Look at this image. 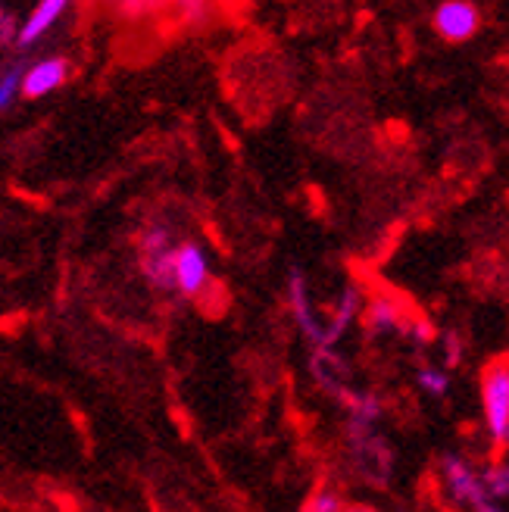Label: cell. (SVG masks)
Returning <instances> with one entry per match:
<instances>
[{
    "instance_id": "obj_1",
    "label": "cell",
    "mask_w": 509,
    "mask_h": 512,
    "mask_svg": "<svg viewBox=\"0 0 509 512\" xmlns=\"http://www.w3.org/2000/svg\"><path fill=\"white\" fill-rule=\"evenodd\" d=\"M481 409L491 441L503 447L509 441V369L506 360H497L481 375Z\"/></svg>"
},
{
    "instance_id": "obj_2",
    "label": "cell",
    "mask_w": 509,
    "mask_h": 512,
    "mask_svg": "<svg viewBox=\"0 0 509 512\" xmlns=\"http://www.w3.org/2000/svg\"><path fill=\"white\" fill-rule=\"evenodd\" d=\"M210 285V260L194 241H182L172 250V288L185 297H200Z\"/></svg>"
},
{
    "instance_id": "obj_3",
    "label": "cell",
    "mask_w": 509,
    "mask_h": 512,
    "mask_svg": "<svg viewBox=\"0 0 509 512\" xmlns=\"http://www.w3.org/2000/svg\"><path fill=\"white\" fill-rule=\"evenodd\" d=\"M172 238L166 228H150L141 238V269L154 288H172Z\"/></svg>"
},
{
    "instance_id": "obj_4",
    "label": "cell",
    "mask_w": 509,
    "mask_h": 512,
    "mask_svg": "<svg viewBox=\"0 0 509 512\" xmlns=\"http://www.w3.org/2000/svg\"><path fill=\"white\" fill-rule=\"evenodd\" d=\"M444 481H447L453 500L469 506L472 512H478V509H485L488 503H494L488 497V491H485V484H481V475L460 456H447L444 459Z\"/></svg>"
},
{
    "instance_id": "obj_5",
    "label": "cell",
    "mask_w": 509,
    "mask_h": 512,
    "mask_svg": "<svg viewBox=\"0 0 509 512\" xmlns=\"http://www.w3.org/2000/svg\"><path fill=\"white\" fill-rule=\"evenodd\" d=\"M66 79H69V60L66 57H41L29 69H22L19 94L29 97V100H38L44 94H54L57 88H63Z\"/></svg>"
},
{
    "instance_id": "obj_6",
    "label": "cell",
    "mask_w": 509,
    "mask_h": 512,
    "mask_svg": "<svg viewBox=\"0 0 509 512\" xmlns=\"http://www.w3.org/2000/svg\"><path fill=\"white\" fill-rule=\"evenodd\" d=\"M481 25V13L469 0H447L435 10V29L444 41H469Z\"/></svg>"
},
{
    "instance_id": "obj_7",
    "label": "cell",
    "mask_w": 509,
    "mask_h": 512,
    "mask_svg": "<svg viewBox=\"0 0 509 512\" xmlns=\"http://www.w3.org/2000/svg\"><path fill=\"white\" fill-rule=\"evenodd\" d=\"M63 13H66V0H41V4L29 13V19L19 25L16 44L19 47H32L35 41H41L50 29H54Z\"/></svg>"
},
{
    "instance_id": "obj_8",
    "label": "cell",
    "mask_w": 509,
    "mask_h": 512,
    "mask_svg": "<svg viewBox=\"0 0 509 512\" xmlns=\"http://www.w3.org/2000/svg\"><path fill=\"white\" fill-rule=\"evenodd\" d=\"M291 306H294V313H297L303 331H307L310 338H322V331H319V325H316V316H313V310H310L307 288H303V278H300L297 269L291 272Z\"/></svg>"
},
{
    "instance_id": "obj_9",
    "label": "cell",
    "mask_w": 509,
    "mask_h": 512,
    "mask_svg": "<svg viewBox=\"0 0 509 512\" xmlns=\"http://www.w3.org/2000/svg\"><path fill=\"white\" fill-rule=\"evenodd\" d=\"M481 484H485V491H488V497L494 503L506 500V494H509V469H506V463H491L485 469V475H481Z\"/></svg>"
},
{
    "instance_id": "obj_10",
    "label": "cell",
    "mask_w": 509,
    "mask_h": 512,
    "mask_svg": "<svg viewBox=\"0 0 509 512\" xmlns=\"http://www.w3.org/2000/svg\"><path fill=\"white\" fill-rule=\"evenodd\" d=\"M19 82H22V66H10L4 75H0V113L10 110V104L19 94Z\"/></svg>"
},
{
    "instance_id": "obj_11",
    "label": "cell",
    "mask_w": 509,
    "mask_h": 512,
    "mask_svg": "<svg viewBox=\"0 0 509 512\" xmlns=\"http://www.w3.org/2000/svg\"><path fill=\"white\" fill-rule=\"evenodd\" d=\"M419 384H422V391H428L431 397H444L447 388H450V378H447V372L428 366V369L419 372Z\"/></svg>"
},
{
    "instance_id": "obj_12",
    "label": "cell",
    "mask_w": 509,
    "mask_h": 512,
    "mask_svg": "<svg viewBox=\"0 0 509 512\" xmlns=\"http://www.w3.org/2000/svg\"><path fill=\"white\" fill-rule=\"evenodd\" d=\"M307 512H344V503L338 500V494L322 491V494H316V497L310 500Z\"/></svg>"
},
{
    "instance_id": "obj_13",
    "label": "cell",
    "mask_w": 509,
    "mask_h": 512,
    "mask_svg": "<svg viewBox=\"0 0 509 512\" xmlns=\"http://www.w3.org/2000/svg\"><path fill=\"white\" fill-rule=\"evenodd\" d=\"M344 512H375L372 506H344Z\"/></svg>"
},
{
    "instance_id": "obj_14",
    "label": "cell",
    "mask_w": 509,
    "mask_h": 512,
    "mask_svg": "<svg viewBox=\"0 0 509 512\" xmlns=\"http://www.w3.org/2000/svg\"><path fill=\"white\" fill-rule=\"evenodd\" d=\"M7 38V22H4V16H0V41Z\"/></svg>"
}]
</instances>
